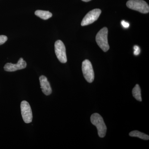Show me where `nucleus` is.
Wrapping results in <instances>:
<instances>
[{
    "mask_svg": "<svg viewBox=\"0 0 149 149\" xmlns=\"http://www.w3.org/2000/svg\"><path fill=\"white\" fill-rule=\"evenodd\" d=\"M40 81L41 88L43 93L46 95H49L52 93V88L47 78L44 75L40 77Z\"/></svg>",
    "mask_w": 149,
    "mask_h": 149,
    "instance_id": "9",
    "label": "nucleus"
},
{
    "mask_svg": "<svg viewBox=\"0 0 149 149\" xmlns=\"http://www.w3.org/2000/svg\"><path fill=\"white\" fill-rule=\"evenodd\" d=\"M27 66V63L22 58H20L16 64L7 63L4 67L5 70L8 72H14L19 70L24 69Z\"/></svg>",
    "mask_w": 149,
    "mask_h": 149,
    "instance_id": "8",
    "label": "nucleus"
},
{
    "mask_svg": "<svg viewBox=\"0 0 149 149\" xmlns=\"http://www.w3.org/2000/svg\"><path fill=\"white\" fill-rule=\"evenodd\" d=\"M126 6L128 8L142 13H148L149 12V5L143 0H129Z\"/></svg>",
    "mask_w": 149,
    "mask_h": 149,
    "instance_id": "3",
    "label": "nucleus"
},
{
    "mask_svg": "<svg viewBox=\"0 0 149 149\" xmlns=\"http://www.w3.org/2000/svg\"><path fill=\"white\" fill-rule=\"evenodd\" d=\"M91 122L97 129L98 134L100 138H104L106 134L107 128L103 118L98 113H93L91 117Z\"/></svg>",
    "mask_w": 149,
    "mask_h": 149,
    "instance_id": "1",
    "label": "nucleus"
},
{
    "mask_svg": "<svg viewBox=\"0 0 149 149\" xmlns=\"http://www.w3.org/2000/svg\"><path fill=\"white\" fill-rule=\"evenodd\" d=\"M22 116L24 122L26 123L32 122V113L31 107L29 103L26 101L22 102L20 104Z\"/></svg>",
    "mask_w": 149,
    "mask_h": 149,
    "instance_id": "7",
    "label": "nucleus"
},
{
    "mask_svg": "<svg viewBox=\"0 0 149 149\" xmlns=\"http://www.w3.org/2000/svg\"><path fill=\"white\" fill-rule=\"evenodd\" d=\"M55 52L57 57L62 63H66L67 61L66 49L64 44L61 40H57L55 43Z\"/></svg>",
    "mask_w": 149,
    "mask_h": 149,
    "instance_id": "5",
    "label": "nucleus"
},
{
    "mask_svg": "<svg viewBox=\"0 0 149 149\" xmlns=\"http://www.w3.org/2000/svg\"><path fill=\"white\" fill-rule=\"evenodd\" d=\"M129 136L131 137H138L144 140H148L149 136L145 133L140 132L138 130H134L129 133Z\"/></svg>",
    "mask_w": 149,
    "mask_h": 149,
    "instance_id": "11",
    "label": "nucleus"
},
{
    "mask_svg": "<svg viewBox=\"0 0 149 149\" xmlns=\"http://www.w3.org/2000/svg\"><path fill=\"white\" fill-rule=\"evenodd\" d=\"M8 40V37L5 35H0V45L4 44Z\"/></svg>",
    "mask_w": 149,
    "mask_h": 149,
    "instance_id": "13",
    "label": "nucleus"
},
{
    "mask_svg": "<svg viewBox=\"0 0 149 149\" xmlns=\"http://www.w3.org/2000/svg\"><path fill=\"white\" fill-rule=\"evenodd\" d=\"M121 24L124 28H128L129 27V24L128 22H127L124 21V20H122L121 22Z\"/></svg>",
    "mask_w": 149,
    "mask_h": 149,
    "instance_id": "15",
    "label": "nucleus"
},
{
    "mask_svg": "<svg viewBox=\"0 0 149 149\" xmlns=\"http://www.w3.org/2000/svg\"><path fill=\"white\" fill-rule=\"evenodd\" d=\"M132 94L133 97L139 101H142L141 97V89L140 86L138 84L136 85L132 91Z\"/></svg>",
    "mask_w": 149,
    "mask_h": 149,
    "instance_id": "12",
    "label": "nucleus"
},
{
    "mask_svg": "<svg viewBox=\"0 0 149 149\" xmlns=\"http://www.w3.org/2000/svg\"><path fill=\"white\" fill-rule=\"evenodd\" d=\"M82 71L85 80L88 83H92L95 78V73L92 63L90 61L86 59L83 62Z\"/></svg>",
    "mask_w": 149,
    "mask_h": 149,
    "instance_id": "4",
    "label": "nucleus"
},
{
    "mask_svg": "<svg viewBox=\"0 0 149 149\" xmlns=\"http://www.w3.org/2000/svg\"><path fill=\"white\" fill-rule=\"evenodd\" d=\"M134 54L135 55L137 56L140 53V52H141V49H140V48H139V46H135L134 47Z\"/></svg>",
    "mask_w": 149,
    "mask_h": 149,
    "instance_id": "14",
    "label": "nucleus"
},
{
    "mask_svg": "<svg viewBox=\"0 0 149 149\" xmlns=\"http://www.w3.org/2000/svg\"><path fill=\"white\" fill-rule=\"evenodd\" d=\"M108 30L106 27L101 29L96 37V41L100 47L104 52H107L109 50V46L108 42Z\"/></svg>",
    "mask_w": 149,
    "mask_h": 149,
    "instance_id": "2",
    "label": "nucleus"
},
{
    "mask_svg": "<svg viewBox=\"0 0 149 149\" xmlns=\"http://www.w3.org/2000/svg\"><path fill=\"white\" fill-rule=\"evenodd\" d=\"M35 15L44 20H47L52 16V14L49 11L37 10L35 12Z\"/></svg>",
    "mask_w": 149,
    "mask_h": 149,
    "instance_id": "10",
    "label": "nucleus"
},
{
    "mask_svg": "<svg viewBox=\"0 0 149 149\" xmlns=\"http://www.w3.org/2000/svg\"><path fill=\"white\" fill-rule=\"evenodd\" d=\"M82 1H83L86 2H87L90 1H91V0H82Z\"/></svg>",
    "mask_w": 149,
    "mask_h": 149,
    "instance_id": "16",
    "label": "nucleus"
},
{
    "mask_svg": "<svg viewBox=\"0 0 149 149\" xmlns=\"http://www.w3.org/2000/svg\"><path fill=\"white\" fill-rule=\"evenodd\" d=\"M102 11L100 9H95L90 11L83 18L81 25L84 26L92 24L98 19Z\"/></svg>",
    "mask_w": 149,
    "mask_h": 149,
    "instance_id": "6",
    "label": "nucleus"
}]
</instances>
